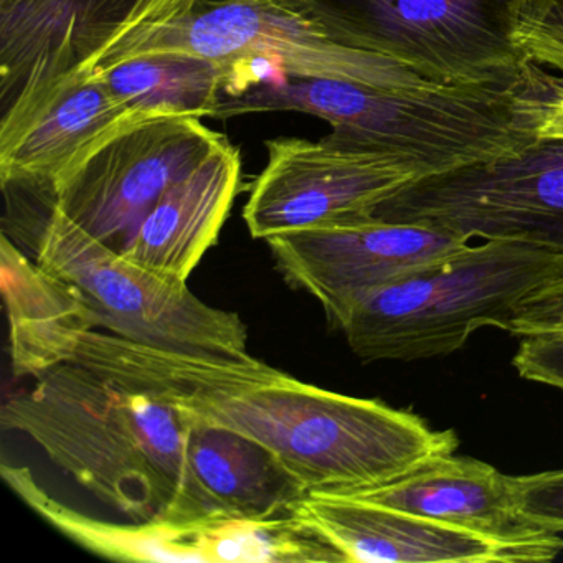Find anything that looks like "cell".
Wrapping results in <instances>:
<instances>
[{
    "label": "cell",
    "instance_id": "d6986e66",
    "mask_svg": "<svg viewBox=\"0 0 563 563\" xmlns=\"http://www.w3.org/2000/svg\"><path fill=\"white\" fill-rule=\"evenodd\" d=\"M196 527L207 563H347L344 553L295 509L265 519L206 520Z\"/></svg>",
    "mask_w": 563,
    "mask_h": 563
},
{
    "label": "cell",
    "instance_id": "ffe728a7",
    "mask_svg": "<svg viewBox=\"0 0 563 563\" xmlns=\"http://www.w3.org/2000/svg\"><path fill=\"white\" fill-rule=\"evenodd\" d=\"M517 42L529 62L563 75V0H526Z\"/></svg>",
    "mask_w": 563,
    "mask_h": 563
},
{
    "label": "cell",
    "instance_id": "8fae6325",
    "mask_svg": "<svg viewBox=\"0 0 563 563\" xmlns=\"http://www.w3.org/2000/svg\"><path fill=\"white\" fill-rule=\"evenodd\" d=\"M141 120L150 118L131 113L93 70L78 64L2 107V189L47 192L98 144Z\"/></svg>",
    "mask_w": 563,
    "mask_h": 563
},
{
    "label": "cell",
    "instance_id": "d4e9b609",
    "mask_svg": "<svg viewBox=\"0 0 563 563\" xmlns=\"http://www.w3.org/2000/svg\"><path fill=\"white\" fill-rule=\"evenodd\" d=\"M252 2H263V0H252Z\"/></svg>",
    "mask_w": 563,
    "mask_h": 563
},
{
    "label": "cell",
    "instance_id": "7c38bea8",
    "mask_svg": "<svg viewBox=\"0 0 563 563\" xmlns=\"http://www.w3.org/2000/svg\"><path fill=\"white\" fill-rule=\"evenodd\" d=\"M295 512L331 540L347 563L550 562L563 552L560 533L504 542L345 494L308 493Z\"/></svg>",
    "mask_w": 563,
    "mask_h": 563
},
{
    "label": "cell",
    "instance_id": "e0dca14e",
    "mask_svg": "<svg viewBox=\"0 0 563 563\" xmlns=\"http://www.w3.org/2000/svg\"><path fill=\"white\" fill-rule=\"evenodd\" d=\"M0 473L5 484L34 512L90 552L121 562L206 563V556L197 545L196 526L104 522L55 499L38 484L29 467L4 463Z\"/></svg>",
    "mask_w": 563,
    "mask_h": 563
},
{
    "label": "cell",
    "instance_id": "ba28073f",
    "mask_svg": "<svg viewBox=\"0 0 563 563\" xmlns=\"http://www.w3.org/2000/svg\"><path fill=\"white\" fill-rule=\"evenodd\" d=\"M227 141L200 118L136 121L98 144L38 196L91 239L123 253L164 194Z\"/></svg>",
    "mask_w": 563,
    "mask_h": 563
},
{
    "label": "cell",
    "instance_id": "3957f363",
    "mask_svg": "<svg viewBox=\"0 0 563 563\" xmlns=\"http://www.w3.org/2000/svg\"><path fill=\"white\" fill-rule=\"evenodd\" d=\"M529 70L510 84L417 88L329 78L258 81L223 91L213 118L269 111L312 114L331 124L325 137L332 143L394 154L413 164L421 177L433 176L509 156L539 141L527 111Z\"/></svg>",
    "mask_w": 563,
    "mask_h": 563
},
{
    "label": "cell",
    "instance_id": "9c48e42d",
    "mask_svg": "<svg viewBox=\"0 0 563 563\" xmlns=\"http://www.w3.org/2000/svg\"><path fill=\"white\" fill-rule=\"evenodd\" d=\"M268 164L252 186L243 219L253 239L372 217L421 173L404 157L321 141H266Z\"/></svg>",
    "mask_w": 563,
    "mask_h": 563
},
{
    "label": "cell",
    "instance_id": "277c9868",
    "mask_svg": "<svg viewBox=\"0 0 563 563\" xmlns=\"http://www.w3.org/2000/svg\"><path fill=\"white\" fill-rule=\"evenodd\" d=\"M563 276V253L487 240L358 299L338 329L362 362L460 351L483 328L509 331L517 306Z\"/></svg>",
    "mask_w": 563,
    "mask_h": 563
},
{
    "label": "cell",
    "instance_id": "cb8c5ba5",
    "mask_svg": "<svg viewBox=\"0 0 563 563\" xmlns=\"http://www.w3.org/2000/svg\"><path fill=\"white\" fill-rule=\"evenodd\" d=\"M549 331H563V276L522 299L507 332L523 338Z\"/></svg>",
    "mask_w": 563,
    "mask_h": 563
},
{
    "label": "cell",
    "instance_id": "603a6c76",
    "mask_svg": "<svg viewBox=\"0 0 563 563\" xmlns=\"http://www.w3.org/2000/svg\"><path fill=\"white\" fill-rule=\"evenodd\" d=\"M512 365L526 380L563 390V331L523 335Z\"/></svg>",
    "mask_w": 563,
    "mask_h": 563
},
{
    "label": "cell",
    "instance_id": "8992f818",
    "mask_svg": "<svg viewBox=\"0 0 563 563\" xmlns=\"http://www.w3.org/2000/svg\"><path fill=\"white\" fill-rule=\"evenodd\" d=\"M35 260L81 292L118 338L183 354L249 358V329L236 312L207 305L187 283L131 263L48 207Z\"/></svg>",
    "mask_w": 563,
    "mask_h": 563
},
{
    "label": "cell",
    "instance_id": "9a60e30c",
    "mask_svg": "<svg viewBox=\"0 0 563 563\" xmlns=\"http://www.w3.org/2000/svg\"><path fill=\"white\" fill-rule=\"evenodd\" d=\"M242 184L240 151L227 141L156 203L121 255L187 283L219 239Z\"/></svg>",
    "mask_w": 563,
    "mask_h": 563
},
{
    "label": "cell",
    "instance_id": "6da1fadb",
    "mask_svg": "<svg viewBox=\"0 0 563 563\" xmlns=\"http://www.w3.org/2000/svg\"><path fill=\"white\" fill-rule=\"evenodd\" d=\"M74 362L161 398L187 420L252 438L308 493L374 489L460 443L411 411L305 384L253 355L183 354L93 331Z\"/></svg>",
    "mask_w": 563,
    "mask_h": 563
},
{
    "label": "cell",
    "instance_id": "4fadbf2b",
    "mask_svg": "<svg viewBox=\"0 0 563 563\" xmlns=\"http://www.w3.org/2000/svg\"><path fill=\"white\" fill-rule=\"evenodd\" d=\"M0 289L9 322V354L18 378L42 377L70 364L100 321L87 299L62 276L29 258L2 233Z\"/></svg>",
    "mask_w": 563,
    "mask_h": 563
},
{
    "label": "cell",
    "instance_id": "7a4b0ae2",
    "mask_svg": "<svg viewBox=\"0 0 563 563\" xmlns=\"http://www.w3.org/2000/svg\"><path fill=\"white\" fill-rule=\"evenodd\" d=\"M0 421L131 522L207 520L187 470L186 421L161 398L70 362L5 401Z\"/></svg>",
    "mask_w": 563,
    "mask_h": 563
},
{
    "label": "cell",
    "instance_id": "52a82bcc",
    "mask_svg": "<svg viewBox=\"0 0 563 563\" xmlns=\"http://www.w3.org/2000/svg\"><path fill=\"white\" fill-rule=\"evenodd\" d=\"M374 219L461 239L519 242L563 253V141L420 177L378 203Z\"/></svg>",
    "mask_w": 563,
    "mask_h": 563
},
{
    "label": "cell",
    "instance_id": "5bb4252c",
    "mask_svg": "<svg viewBox=\"0 0 563 563\" xmlns=\"http://www.w3.org/2000/svg\"><path fill=\"white\" fill-rule=\"evenodd\" d=\"M345 496L430 517L504 542L542 539L553 533L520 516L510 476L483 461L453 453L428 460L384 486Z\"/></svg>",
    "mask_w": 563,
    "mask_h": 563
},
{
    "label": "cell",
    "instance_id": "44dd1931",
    "mask_svg": "<svg viewBox=\"0 0 563 563\" xmlns=\"http://www.w3.org/2000/svg\"><path fill=\"white\" fill-rule=\"evenodd\" d=\"M520 516L547 532H563V470L510 476Z\"/></svg>",
    "mask_w": 563,
    "mask_h": 563
},
{
    "label": "cell",
    "instance_id": "2e32d148",
    "mask_svg": "<svg viewBox=\"0 0 563 563\" xmlns=\"http://www.w3.org/2000/svg\"><path fill=\"white\" fill-rule=\"evenodd\" d=\"M184 421L190 484L207 520L279 516L291 512L308 494L285 464L252 438Z\"/></svg>",
    "mask_w": 563,
    "mask_h": 563
},
{
    "label": "cell",
    "instance_id": "ac0fdd59",
    "mask_svg": "<svg viewBox=\"0 0 563 563\" xmlns=\"http://www.w3.org/2000/svg\"><path fill=\"white\" fill-rule=\"evenodd\" d=\"M90 70L131 113L144 118H213L232 78L217 62L187 52L136 55Z\"/></svg>",
    "mask_w": 563,
    "mask_h": 563
},
{
    "label": "cell",
    "instance_id": "5b68a950",
    "mask_svg": "<svg viewBox=\"0 0 563 563\" xmlns=\"http://www.w3.org/2000/svg\"><path fill=\"white\" fill-rule=\"evenodd\" d=\"M325 34L441 85L510 84L532 62L517 42L526 0H288Z\"/></svg>",
    "mask_w": 563,
    "mask_h": 563
},
{
    "label": "cell",
    "instance_id": "30bf717a",
    "mask_svg": "<svg viewBox=\"0 0 563 563\" xmlns=\"http://www.w3.org/2000/svg\"><path fill=\"white\" fill-rule=\"evenodd\" d=\"M266 243L288 285L318 299L339 328L358 299L448 258L470 240L417 223L364 217L282 233Z\"/></svg>",
    "mask_w": 563,
    "mask_h": 563
},
{
    "label": "cell",
    "instance_id": "7402d4cb",
    "mask_svg": "<svg viewBox=\"0 0 563 563\" xmlns=\"http://www.w3.org/2000/svg\"><path fill=\"white\" fill-rule=\"evenodd\" d=\"M526 98L537 140L563 141V77H553L532 64Z\"/></svg>",
    "mask_w": 563,
    "mask_h": 563
}]
</instances>
